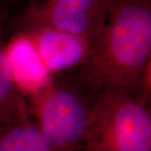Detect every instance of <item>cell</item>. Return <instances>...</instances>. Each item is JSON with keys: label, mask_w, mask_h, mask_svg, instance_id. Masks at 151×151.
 Returning a JSON list of instances; mask_svg holds the SVG:
<instances>
[{"label": "cell", "mask_w": 151, "mask_h": 151, "mask_svg": "<svg viewBox=\"0 0 151 151\" xmlns=\"http://www.w3.org/2000/svg\"><path fill=\"white\" fill-rule=\"evenodd\" d=\"M150 55L151 0H108L103 31L80 77L97 92L119 88L144 99Z\"/></svg>", "instance_id": "1"}, {"label": "cell", "mask_w": 151, "mask_h": 151, "mask_svg": "<svg viewBox=\"0 0 151 151\" xmlns=\"http://www.w3.org/2000/svg\"><path fill=\"white\" fill-rule=\"evenodd\" d=\"M78 151H151V112L142 97L103 88L92 103L88 129Z\"/></svg>", "instance_id": "2"}, {"label": "cell", "mask_w": 151, "mask_h": 151, "mask_svg": "<svg viewBox=\"0 0 151 151\" xmlns=\"http://www.w3.org/2000/svg\"><path fill=\"white\" fill-rule=\"evenodd\" d=\"M97 91L81 79L55 81L32 97L35 124L50 151H78L88 129Z\"/></svg>", "instance_id": "3"}, {"label": "cell", "mask_w": 151, "mask_h": 151, "mask_svg": "<svg viewBox=\"0 0 151 151\" xmlns=\"http://www.w3.org/2000/svg\"><path fill=\"white\" fill-rule=\"evenodd\" d=\"M108 0H35L24 13V29L50 27L90 38L97 45Z\"/></svg>", "instance_id": "4"}, {"label": "cell", "mask_w": 151, "mask_h": 151, "mask_svg": "<svg viewBox=\"0 0 151 151\" xmlns=\"http://www.w3.org/2000/svg\"><path fill=\"white\" fill-rule=\"evenodd\" d=\"M22 31L31 36L43 63L52 75L82 66L96 46L90 38L54 28L38 27Z\"/></svg>", "instance_id": "5"}, {"label": "cell", "mask_w": 151, "mask_h": 151, "mask_svg": "<svg viewBox=\"0 0 151 151\" xmlns=\"http://www.w3.org/2000/svg\"><path fill=\"white\" fill-rule=\"evenodd\" d=\"M4 55L12 81L19 92L32 97L52 81V74L27 32L20 31L4 45Z\"/></svg>", "instance_id": "6"}, {"label": "cell", "mask_w": 151, "mask_h": 151, "mask_svg": "<svg viewBox=\"0 0 151 151\" xmlns=\"http://www.w3.org/2000/svg\"><path fill=\"white\" fill-rule=\"evenodd\" d=\"M0 151H50L47 142L29 116L0 127Z\"/></svg>", "instance_id": "7"}, {"label": "cell", "mask_w": 151, "mask_h": 151, "mask_svg": "<svg viewBox=\"0 0 151 151\" xmlns=\"http://www.w3.org/2000/svg\"><path fill=\"white\" fill-rule=\"evenodd\" d=\"M29 116L27 103L14 85L7 67L0 25V124Z\"/></svg>", "instance_id": "8"}, {"label": "cell", "mask_w": 151, "mask_h": 151, "mask_svg": "<svg viewBox=\"0 0 151 151\" xmlns=\"http://www.w3.org/2000/svg\"><path fill=\"white\" fill-rule=\"evenodd\" d=\"M1 126H2V125H1V124H0V127H1Z\"/></svg>", "instance_id": "9"}]
</instances>
